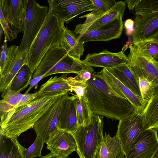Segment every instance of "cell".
Listing matches in <instances>:
<instances>
[{
    "instance_id": "obj_1",
    "label": "cell",
    "mask_w": 158,
    "mask_h": 158,
    "mask_svg": "<svg viewBox=\"0 0 158 158\" xmlns=\"http://www.w3.org/2000/svg\"><path fill=\"white\" fill-rule=\"evenodd\" d=\"M86 83L85 94L94 114L119 121L136 112L131 102L114 90L98 72Z\"/></svg>"
},
{
    "instance_id": "obj_2",
    "label": "cell",
    "mask_w": 158,
    "mask_h": 158,
    "mask_svg": "<svg viewBox=\"0 0 158 158\" xmlns=\"http://www.w3.org/2000/svg\"><path fill=\"white\" fill-rule=\"evenodd\" d=\"M68 93L38 96L30 102L15 108L0 117V134L7 137L17 138L21 134L32 128L58 99Z\"/></svg>"
},
{
    "instance_id": "obj_3",
    "label": "cell",
    "mask_w": 158,
    "mask_h": 158,
    "mask_svg": "<svg viewBox=\"0 0 158 158\" xmlns=\"http://www.w3.org/2000/svg\"><path fill=\"white\" fill-rule=\"evenodd\" d=\"M64 22L49 10L41 28L30 47L27 64L33 73L47 52L60 46Z\"/></svg>"
},
{
    "instance_id": "obj_4",
    "label": "cell",
    "mask_w": 158,
    "mask_h": 158,
    "mask_svg": "<svg viewBox=\"0 0 158 158\" xmlns=\"http://www.w3.org/2000/svg\"><path fill=\"white\" fill-rule=\"evenodd\" d=\"M83 71L94 73L93 68L80 59L69 55L60 46L49 50L44 56L32 75V78L44 75V78L60 73H75Z\"/></svg>"
},
{
    "instance_id": "obj_5",
    "label": "cell",
    "mask_w": 158,
    "mask_h": 158,
    "mask_svg": "<svg viewBox=\"0 0 158 158\" xmlns=\"http://www.w3.org/2000/svg\"><path fill=\"white\" fill-rule=\"evenodd\" d=\"M135 10L132 44L151 40L158 35V0H139Z\"/></svg>"
},
{
    "instance_id": "obj_6",
    "label": "cell",
    "mask_w": 158,
    "mask_h": 158,
    "mask_svg": "<svg viewBox=\"0 0 158 158\" xmlns=\"http://www.w3.org/2000/svg\"><path fill=\"white\" fill-rule=\"evenodd\" d=\"M103 118L102 116L94 114L89 124L79 126L72 134L80 158H96L104 137Z\"/></svg>"
},
{
    "instance_id": "obj_7",
    "label": "cell",
    "mask_w": 158,
    "mask_h": 158,
    "mask_svg": "<svg viewBox=\"0 0 158 158\" xmlns=\"http://www.w3.org/2000/svg\"><path fill=\"white\" fill-rule=\"evenodd\" d=\"M127 64L138 78H146L156 89L158 88V62L149 53L141 43L131 44Z\"/></svg>"
},
{
    "instance_id": "obj_8",
    "label": "cell",
    "mask_w": 158,
    "mask_h": 158,
    "mask_svg": "<svg viewBox=\"0 0 158 158\" xmlns=\"http://www.w3.org/2000/svg\"><path fill=\"white\" fill-rule=\"evenodd\" d=\"M49 11V7L40 5L35 0H27L23 35L20 50L29 47L41 28Z\"/></svg>"
},
{
    "instance_id": "obj_9",
    "label": "cell",
    "mask_w": 158,
    "mask_h": 158,
    "mask_svg": "<svg viewBox=\"0 0 158 158\" xmlns=\"http://www.w3.org/2000/svg\"><path fill=\"white\" fill-rule=\"evenodd\" d=\"M30 47L23 50L15 45L8 48L4 66L0 70V91L3 92L2 97L16 73L24 65L26 64Z\"/></svg>"
},
{
    "instance_id": "obj_10",
    "label": "cell",
    "mask_w": 158,
    "mask_h": 158,
    "mask_svg": "<svg viewBox=\"0 0 158 158\" xmlns=\"http://www.w3.org/2000/svg\"><path fill=\"white\" fill-rule=\"evenodd\" d=\"M119 121L116 135L126 156L138 136L145 130L141 114L136 112Z\"/></svg>"
},
{
    "instance_id": "obj_11",
    "label": "cell",
    "mask_w": 158,
    "mask_h": 158,
    "mask_svg": "<svg viewBox=\"0 0 158 158\" xmlns=\"http://www.w3.org/2000/svg\"><path fill=\"white\" fill-rule=\"evenodd\" d=\"M69 96L64 94L58 99L51 106L38 120L32 128L36 135L46 143L51 135L57 130L59 114L65 100Z\"/></svg>"
},
{
    "instance_id": "obj_12",
    "label": "cell",
    "mask_w": 158,
    "mask_h": 158,
    "mask_svg": "<svg viewBox=\"0 0 158 158\" xmlns=\"http://www.w3.org/2000/svg\"><path fill=\"white\" fill-rule=\"evenodd\" d=\"M49 10L67 23L82 13L94 10L91 0H48Z\"/></svg>"
},
{
    "instance_id": "obj_13",
    "label": "cell",
    "mask_w": 158,
    "mask_h": 158,
    "mask_svg": "<svg viewBox=\"0 0 158 158\" xmlns=\"http://www.w3.org/2000/svg\"><path fill=\"white\" fill-rule=\"evenodd\" d=\"M123 14L119 15L112 21L100 27L75 33L78 40L83 43L89 41H107L119 38L123 27Z\"/></svg>"
},
{
    "instance_id": "obj_14",
    "label": "cell",
    "mask_w": 158,
    "mask_h": 158,
    "mask_svg": "<svg viewBox=\"0 0 158 158\" xmlns=\"http://www.w3.org/2000/svg\"><path fill=\"white\" fill-rule=\"evenodd\" d=\"M126 3L123 1L116 2L115 4L109 10L103 14H99L94 11L79 18H85L83 23H80L76 27L75 33L85 30H91L100 27L114 20L119 15L124 14Z\"/></svg>"
},
{
    "instance_id": "obj_15",
    "label": "cell",
    "mask_w": 158,
    "mask_h": 158,
    "mask_svg": "<svg viewBox=\"0 0 158 158\" xmlns=\"http://www.w3.org/2000/svg\"><path fill=\"white\" fill-rule=\"evenodd\" d=\"M158 130H145L135 140L125 158H151L158 147Z\"/></svg>"
},
{
    "instance_id": "obj_16",
    "label": "cell",
    "mask_w": 158,
    "mask_h": 158,
    "mask_svg": "<svg viewBox=\"0 0 158 158\" xmlns=\"http://www.w3.org/2000/svg\"><path fill=\"white\" fill-rule=\"evenodd\" d=\"M27 0H0V10L13 29L24 31Z\"/></svg>"
},
{
    "instance_id": "obj_17",
    "label": "cell",
    "mask_w": 158,
    "mask_h": 158,
    "mask_svg": "<svg viewBox=\"0 0 158 158\" xmlns=\"http://www.w3.org/2000/svg\"><path fill=\"white\" fill-rule=\"evenodd\" d=\"M46 144L47 148L58 158H68L77 149L76 142L73 135L59 130L51 135Z\"/></svg>"
},
{
    "instance_id": "obj_18",
    "label": "cell",
    "mask_w": 158,
    "mask_h": 158,
    "mask_svg": "<svg viewBox=\"0 0 158 158\" xmlns=\"http://www.w3.org/2000/svg\"><path fill=\"white\" fill-rule=\"evenodd\" d=\"M129 47L127 44L124 45L121 51L118 52H112L105 49L99 53L88 54L83 61L91 67L112 68L127 63V56L124 52Z\"/></svg>"
},
{
    "instance_id": "obj_19",
    "label": "cell",
    "mask_w": 158,
    "mask_h": 158,
    "mask_svg": "<svg viewBox=\"0 0 158 158\" xmlns=\"http://www.w3.org/2000/svg\"><path fill=\"white\" fill-rule=\"evenodd\" d=\"M98 73L114 90L131 102L136 112L139 114L142 112L147 104L141 98L122 84L106 68H103Z\"/></svg>"
},
{
    "instance_id": "obj_20",
    "label": "cell",
    "mask_w": 158,
    "mask_h": 158,
    "mask_svg": "<svg viewBox=\"0 0 158 158\" xmlns=\"http://www.w3.org/2000/svg\"><path fill=\"white\" fill-rule=\"evenodd\" d=\"M73 95L69 96L59 114L57 124L58 130L73 134L78 127Z\"/></svg>"
},
{
    "instance_id": "obj_21",
    "label": "cell",
    "mask_w": 158,
    "mask_h": 158,
    "mask_svg": "<svg viewBox=\"0 0 158 158\" xmlns=\"http://www.w3.org/2000/svg\"><path fill=\"white\" fill-rule=\"evenodd\" d=\"M106 68L122 84L142 99L138 80L131 72L127 63Z\"/></svg>"
},
{
    "instance_id": "obj_22",
    "label": "cell",
    "mask_w": 158,
    "mask_h": 158,
    "mask_svg": "<svg viewBox=\"0 0 158 158\" xmlns=\"http://www.w3.org/2000/svg\"><path fill=\"white\" fill-rule=\"evenodd\" d=\"M95 158H125L121 144L116 135L111 137L105 133Z\"/></svg>"
},
{
    "instance_id": "obj_23",
    "label": "cell",
    "mask_w": 158,
    "mask_h": 158,
    "mask_svg": "<svg viewBox=\"0 0 158 158\" xmlns=\"http://www.w3.org/2000/svg\"><path fill=\"white\" fill-rule=\"evenodd\" d=\"M141 115L145 130H158V88L156 89Z\"/></svg>"
},
{
    "instance_id": "obj_24",
    "label": "cell",
    "mask_w": 158,
    "mask_h": 158,
    "mask_svg": "<svg viewBox=\"0 0 158 158\" xmlns=\"http://www.w3.org/2000/svg\"><path fill=\"white\" fill-rule=\"evenodd\" d=\"M69 73H64L60 77H52L42 85L38 91V96L47 95L62 92L73 91L65 78Z\"/></svg>"
},
{
    "instance_id": "obj_25",
    "label": "cell",
    "mask_w": 158,
    "mask_h": 158,
    "mask_svg": "<svg viewBox=\"0 0 158 158\" xmlns=\"http://www.w3.org/2000/svg\"><path fill=\"white\" fill-rule=\"evenodd\" d=\"M60 46L69 55L80 59L84 51V43L78 40L74 32L65 27Z\"/></svg>"
},
{
    "instance_id": "obj_26",
    "label": "cell",
    "mask_w": 158,
    "mask_h": 158,
    "mask_svg": "<svg viewBox=\"0 0 158 158\" xmlns=\"http://www.w3.org/2000/svg\"><path fill=\"white\" fill-rule=\"evenodd\" d=\"M21 145L17 138L0 134V158H23Z\"/></svg>"
},
{
    "instance_id": "obj_27",
    "label": "cell",
    "mask_w": 158,
    "mask_h": 158,
    "mask_svg": "<svg viewBox=\"0 0 158 158\" xmlns=\"http://www.w3.org/2000/svg\"><path fill=\"white\" fill-rule=\"evenodd\" d=\"M73 101L78 126L89 124L94 114L89 106L85 94L80 98L74 95Z\"/></svg>"
},
{
    "instance_id": "obj_28",
    "label": "cell",
    "mask_w": 158,
    "mask_h": 158,
    "mask_svg": "<svg viewBox=\"0 0 158 158\" xmlns=\"http://www.w3.org/2000/svg\"><path fill=\"white\" fill-rule=\"evenodd\" d=\"M32 75L29 67L24 65L13 79L10 85L11 89L18 92L23 90L30 85Z\"/></svg>"
},
{
    "instance_id": "obj_29",
    "label": "cell",
    "mask_w": 158,
    "mask_h": 158,
    "mask_svg": "<svg viewBox=\"0 0 158 158\" xmlns=\"http://www.w3.org/2000/svg\"><path fill=\"white\" fill-rule=\"evenodd\" d=\"M44 142L39 136H37L34 142L28 148H24L21 145V148L23 158L41 157V152Z\"/></svg>"
},
{
    "instance_id": "obj_30",
    "label": "cell",
    "mask_w": 158,
    "mask_h": 158,
    "mask_svg": "<svg viewBox=\"0 0 158 158\" xmlns=\"http://www.w3.org/2000/svg\"><path fill=\"white\" fill-rule=\"evenodd\" d=\"M138 80L142 98L147 104L156 88L143 77H139Z\"/></svg>"
},
{
    "instance_id": "obj_31",
    "label": "cell",
    "mask_w": 158,
    "mask_h": 158,
    "mask_svg": "<svg viewBox=\"0 0 158 158\" xmlns=\"http://www.w3.org/2000/svg\"><path fill=\"white\" fill-rule=\"evenodd\" d=\"M0 23L4 34L5 37L8 41H11L16 39L19 31L11 28L2 11L0 10Z\"/></svg>"
},
{
    "instance_id": "obj_32",
    "label": "cell",
    "mask_w": 158,
    "mask_h": 158,
    "mask_svg": "<svg viewBox=\"0 0 158 158\" xmlns=\"http://www.w3.org/2000/svg\"><path fill=\"white\" fill-rule=\"evenodd\" d=\"M95 12L103 14L108 11L115 4V0H91Z\"/></svg>"
},
{
    "instance_id": "obj_33",
    "label": "cell",
    "mask_w": 158,
    "mask_h": 158,
    "mask_svg": "<svg viewBox=\"0 0 158 158\" xmlns=\"http://www.w3.org/2000/svg\"><path fill=\"white\" fill-rule=\"evenodd\" d=\"M19 93L12 90L10 85L6 90L2 100L14 108L18 106L19 103L18 96Z\"/></svg>"
},
{
    "instance_id": "obj_34",
    "label": "cell",
    "mask_w": 158,
    "mask_h": 158,
    "mask_svg": "<svg viewBox=\"0 0 158 158\" xmlns=\"http://www.w3.org/2000/svg\"><path fill=\"white\" fill-rule=\"evenodd\" d=\"M68 84L73 91H74L76 95L80 98L84 96L87 87L86 82H77L66 78Z\"/></svg>"
},
{
    "instance_id": "obj_35",
    "label": "cell",
    "mask_w": 158,
    "mask_h": 158,
    "mask_svg": "<svg viewBox=\"0 0 158 158\" xmlns=\"http://www.w3.org/2000/svg\"><path fill=\"white\" fill-rule=\"evenodd\" d=\"M38 96L37 91L33 93L22 94L19 92L18 96L19 103L18 106L22 105L31 101Z\"/></svg>"
},
{
    "instance_id": "obj_36",
    "label": "cell",
    "mask_w": 158,
    "mask_h": 158,
    "mask_svg": "<svg viewBox=\"0 0 158 158\" xmlns=\"http://www.w3.org/2000/svg\"><path fill=\"white\" fill-rule=\"evenodd\" d=\"M93 74L88 71H83L80 72L74 77H70L68 78L75 81L86 82L91 78Z\"/></svg>"
},
{
    "instance_id": "obj_37",
    "label": "cell",
    "mask_w": 158,
    "mask_h": 158,
    "mask_svg": "<svg viewBox=\"0 0 158 158\" xmlns=\"http://www.w3.org/2000/svg\"><path fill=\"white\" fill-rule=\"evenodd\" d=\"M141 43L153 58L158 54V42L148 41Z\"/></svg>"
},
{
    "instance_id": "obj_38",
    "label": "cell",
    "mask_w": 158,
    "mask_h": 158,
    "mask_svg": "<svg viewBox=\"0 0 158 158\" xmlns=\"http://www.w3.org/2000/svg\"><path fill=\"white\" fill-rule=\"evenodd\" d=\"M7 40L5 37L3 45L1 48L0 59V70H1L4 66L6 56L7 47Z\"/></svg>"
},
{
    "instance_id": "obj_39",
    "label": "cell",
    "mask_w": 158,
    "mask_h": 158,
    "mask_svg": "<svg viewBox=\"0 0 158 158\" xmlns=\"http://www.w3.org/2000/svg\"><path fill=\"white\" fill-rule=\"evenodd\" d=\"M124 28L128 36H132L134 31V21L131 19H128L124 22Z\"/></svg>"
},
{
    "instance_id": "obj_40",
    "label": "cell",
    "mask_w": 158,
    "mask_h": 158,
    "mask_svg": "<svg viewBox=\"0 0 158 158\" xmlns=\"http://www.w3.org/2000/svg\"><path fill=\"white\" fill-rule=\"evenodd\" d=\"M44 75H39L31 79L30 82L29 87L24 94L28 93L31 89L36 85L42 79L44 78Z\"/></svg>"
},
{
    "instance_id": "obj_41",
    "label": "cell",
    "mask_w": 158,
    "mask_h": 158,
    "mask_svg": "<svg viewBox=\"0 0 158 158\" xmlns=\"http://www.w3.org/2000/svg\"><path fill=\"white\" fill-rule=\"evenodd\" d=\"M139 0H128L124 2L127 4V7L130 10H135V6Z\"/></svg>"
},
{
    "instance_id": "obj_42",
    "label": "cell",
    "mask_w": 158,
    "mask_h": 158,
    "mask_svg": "<svg viewBox=\"0 0 158 158\" xmlns=\"http://www.w3.org/2000/svg\"><path fill=\"white\" fill-rule=\"evenodd\" d=\"M40 158H58L56 156L52 153L50 152L48 154L42 156Z\"/></svg>"
},
{
    "instance_id": "obj_43",
    "label": "cell",
    "mask_w": 158,
    "mask_h": 158,
    "mask_svg": "<svg viewBox=\"0 0 158 158\" xmlns=\"http://www.w3.org/2000/svg\"><path fill=\"white\" fill-rule=\"evenodd\" d=\"M151 158H158V147L156 152Z\"/></svg>"
},
{
    "instance_id": "obj_44",
    "label": "cell",
    "mask_w": 158,
    "mask_h": 158,
    "mask_svg": "<svg viewBox=\"0 0 158 158\" xmlns=\"http://www.w3.org/2000/svg\"><path fill=\"white\" fill-rule=\"evenodd\" d=\"M150 41H152L153 42H158V35L156 36L153 39Z\"/></svg>"
},
{
    "instance_id": "obj_45",
    "label": "cell",
    "mask_w": 158,
    "mask_h": 158,
    "mask_svg": "<svg viewBox=\"0 0 158 158\" xmlns=\"http://www.w3.org/2000/svg\"><path fill=\"white\" fill-rule=\"evenodd\" d=\"M154 58L158 62V54L154 57Z\"/></svg>"
}]
</instances>
